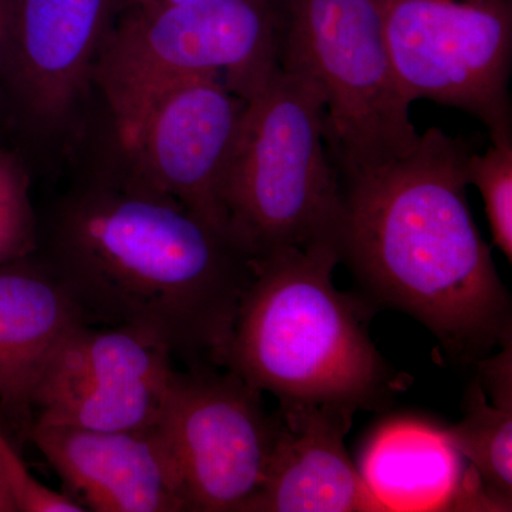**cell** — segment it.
Returning <instances> with one entry per match:
<instances>
[{"instance_id":"6da1fadb","label":"cell","mask_w":512,"mask_h":512,"mask_svg":"<svg viewBox=\"0 0 512 512\" xmlns=\"http://www.w3.org/2000/svg\"><path fill=\"white\" fill-rule=\"evenodd\" d=\"M37 254L89 325L133 330L187 367H222L254 261L183 205L97 178L63 198Z\"/></svg>"},{"instance_id":"7a4b0ae2","label":"cell","mask_w":512,"mask_h":512,"mask_svg":"<svg viewBox=\"0 0 512 512\" xmlns=\"http://www.w3.org/2000/svg\"><path fill=\"white\" fill-rule=\"evenodd\" d=\"M474 151L430 128L407 156L340 180L335 225L340 262L357 281L473 365L512 340L511 296L468 207Z\"/></svg>"},{"instance_id":"3957f363","label":"cell","mask_w":512,"mask_h":512,"mask_svg":"<svg viewBox=\"0 0 512 512\" xmlns=\"http://www.w3.org/2000/svg\"><path fill=\"white\" fill-rule=\"evenodd\" d=\"M339 262L335 237L256 259L222 367L279 402L382 406L396 377L359 303L333 285Z\"/></svg>"},{"instance_id":"277c9868","label":"cell","mask_w":512,"mask_h":512,"mask_svg":"<svg viewBox=\"0 0 512 512\" xmlns=\"http://www.w3.org/2000/svg\"><path fill=\"white\" fill-rule=\"evenodd\" d=\"M245 100L222 192L229 237L252 261L335 237L340 178L322 94L278 67Z\"/></svg>"},{"instance_id":"5b68a950","label":"cell","mask_w":512,"mask_h":512,"mask_svg":"<svg viewBox=\"0 0 512 512\" xmlns=\"http://www.w3.org/2000/svg\"><path fill=\"white\" fill-rule=\"evenodd\" d=\"M271 8L276 64L322 94L340 180L412 153L420 134L394 72L380 0H271Z\"/></svg>"},{"instance_id":"8992f818","label":"cell","mask_w":512,"mask_h":512,"mask_svg":"<svg viewBox=\"0 0 512 512\" xmlns=\"http://www.w3.org/2000/svg\"><path fill=\"white\" fill-rule=\"evenodd\" d=\"M276 69L271 0H187L121 12L93 82L119 134L148 99L178 80L220 74L247 99Z\"/></svg>"},{"instance_id":"52a82bcc","label":"cell","mask_w":512,"mask_h":512,"mask_svg":"<svg viewBox=\"0 0 512 512\" xmlns=\"http://www.w3.org/2000/svg\"><path fill=\"white\" fill-rule=\"evenodd\" d=\"M384 35L410 104L431 100L476 117L512 144V0H380Z\"/></svg>"},{"instance_id":"ba28073f","label":"cell","mask_w":512,"mask_h":512,"mask_svg":"<svg viewBox=\"0 0 512 512\" xmlns=\"http://www.w3.org/2000/svg\"><path fill=\"white\" fill-rule=\"evenodd\" d=\"M160 429L188 511L247 512L264 484L278 430L261 390L224 367L178 370Z\"/></svg>"},{"instance_id":"9c48e42d","label":"cell","mask_w":512,"mask_h":512,"mask_svg":"<svg viewBox=\"0 0 512 512\" xmlns=\"http://www.w3.org/2000/svg\"><path fill=\"white\" fill-rule=\"evenodd\" d=\"M245 107L220 74L170 84L116 134L127 164L119 177L229 235L222 192Z\"/></svg>"},{"instance_id":"30bf717a","label":"cell","mask_w":512,"mask_h":512,"mask_svg":"<svg viewBox=\"0 0 512 512\" xmlns=\"http://www.w3.org/2000/svg\"><path fill=\"white\" fill-rule=\"evenodd\" d=\"M177 372L167 350L133 330L80 323L47 359L33 392L35 423L157 427Z\"/></svg>"},{"instance_id":"8fae6325","label":"cell","mask_w":512,"mask_h":512,"mask_svg":"<svg viewBox=\"0 0 512 512\" xmlns=\"http://www.w3.org/2000/svg\"><path fill=\"white\" fill-rule=\"evenodd\" d=\"M124 0H6L0 76L37 123L69 116L93 82Z\"/></svg>"},{"instance_id":"7c38bea8","label":"cell","mask_w":512,"mask_h":512,"mask_svg":"<svg viewBox=\"0 0 512 512\" xmlns=\"http://www.w3.org/2000/svg\"><path fill=\"white\" fill-rule=\"evenodd\" d=\"M28 439L63 481L66 495L86 511H188L160 424L106 431L35 423Z\"/></svg>"},{"instance_id":"4fadbf2b","label":"cell","mask_w":512,"mask_h":512,"mask_svg":"<svg viewBox=\"0 0 512 512\" xmlns=\"http://www.w3.org/2000/svg\"><path fill=\"white\" fill-rule=\"evenodd\" d=\"M356 412L340 404L279 402L268 471L247 512H387L346 450Z\"/></svg>"},{"instance_id":"5bb4252c","label":"cell","mask_w":512,"mask_h":512,"mask_svg":"<svg viewBox=\"0 0 512 512\" xmlns=\"http://www.w3.org/2000/svg\"><path fill=\"white\" fill-rule=\"evenodd\" d=\"M86 323L42 256L0 265V409L29 437L33 392L64 336Z\"/></svg>"},{"instance_id":"9a60e30c","label":"cell","mask_w":512,"mask_h":512,"mask_svg":"<svg viewBox=\"0 0 512 512\" xmlns=\"http://www.w3.org/2000/svg\"><path fill=\"white\" fill-rule=\"evenodd\" d=\"M463 460L443 427L397 420L369 441L359 471L387 512L494 511Z\"/></svg>"},{"instance_id":"2e32d148","label":"cell","mask_w":512,"mask_h":512,"mask_svg":"<svg viewBox=\"0 0 512 512\" xmlns=\"http://www.w3.org/2000/svg\"><path fill=\"white\" fill-rule=\"evenodd\" d=\"M443 430L451 446L473 467L495 512L511 511L512 409L491 404L476 377L466 392L463 420Z\"/></svg>"},{"instance_id":"e0dca14e","label":"cell","mask_w":512,"mask_h":512,"mask_svg":"<svg viewBox=\"0 0 512 512\" xmlns=\"http://www.w3.org/2000/svg\"><path fill=\"white\" fill-rule=\"evenodd\" d=\"M39 244L28 171L12 151L0 146V265L36 254Z\"/></svg>"},{"instance_id":"ac0fdd59","label":"cell","mask_w":512,"mask_h":512,"mask_svg":"<svg viewBox=\"0 0 512 512\" xmlns=\"http://www.w3.org/2000/svg\"><path fill=\"white\" fill-rule=\"evenodd\" d=\"M467 183L483 197L493 245L512 261V144L491 147L468 158Z\"/></svg>"},{"instance_id":"d6986e66","label":"cell","mask_w":512,"mask_h":512,"mask_svg":"<svg viewBox=\"0 0 512 512\" xmlns=\"http://www.w3.org/2000/svg\"><path fill=\"white\" fill-rule=\"evenodd\" d=\"M0 477L18 512H84L69 495L46 487L32 473L0 427Z\"/></svg>"},{"instance_id":"ffe728a7","label":"cell","mask_w":512,"mask_h":512,"mask_svg":"<svg viewBox=\"0 0 512 512\" xmlns=\"http://www.w3.org/2000/svg\"><path fill=\"white\" fill-rule=\"evenodd\" d=\"M477 379L480 380L491 404L512 409V340L500 346V352L477 360Z\"/></svg>"},{"instance_id":"44dd1931","label":"cell","mask_w":512,"mask_h":512,"mask_svg":"<svg viewBox=\"0 0 512 512\" xmlns=\"http://www.w3.org/2000/svg\"><path fill=\"white\" fill-rule=\"evenodd\" d=\"M187 0H124L123 12L128 9L161 8V6L175 5Z\"/></svg>"},{"instance_id":"7402d4cb","label":"cell","mask_w":512,"mask_h":512,"mask_svg":"<svg viewBox=\"0 0 512 512\" xmlns=\"http://www.w3.org/2000/svg\"><path fill=\"white\" fill-rule=\"evenodd\" d=\"M0 512H18L2 477H0Z\"/></svg>"},{"instance_id":"603a6c76","label":"cell","mask_w":512,"mask_h":512,"mask_svg":"<svg viewBox=\"0 0 512 512\" xmlns=\"http://www.w3.org/2000/svg\"><path fill=\"white\" fill-rule=\"evenodd\" d=\"M6 0H0V40H2L3 19H5Z\"/></svg>"}]
</instances>
